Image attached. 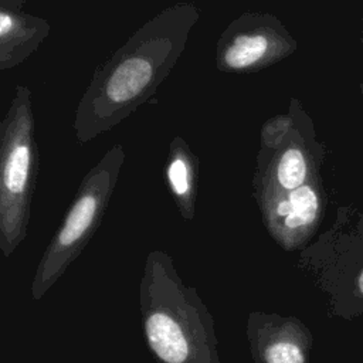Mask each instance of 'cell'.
<instances>
[{"label":"cell","instance_id":"cell-1","mask_svg":"<svg viewBox=\"0 0 363 363\" xmlns=\"http://www.w3.org/2000/svg\"><path fill=\"white\" fill-rule=\"evenodd\" d=\"M199 17L190 1L164 7L95 69L74 115L81 145L113 129L155 95L182 57Z\"/></svg>","mask_w":363,"mask_h":363},{"label":"cell","instance_id":"cell-2","mask_svg":"<svg viewBox=\"0 0 363 363\" xmlns=\"http://www.w3.org/2000/svg\"><path fill=\"white\" fill-rule=\"evenodd\" d=\"M139 306L143 337L157 363H221L214 316L163 250L146 255Z\"/></svg>","mask_w":363,"mask_h":363},{"label":"cell","instance_id":"cell-3","mask_svg":"<svg viewBox=\"0 0 363 363\" xmlns=\"http://www.w3.org/2000/svg\"><path fill=\"white\" fill-rule=\"evenodd\" d=\"M37 172L31 91L17 85L0 125V250L4 258L27 235Z\"/></svg>","mask_w":363,"mask_h":363},{"label":"cell","instance_id":"cell-4","mask_svg":"<svg viewBox=\"0 0 363 363\" xmlns=\"http://www.w3.org/2000/svg\"><path fill=\"white\" fill-rule=\"evenodd\" d=\"M126 153L122 145L109 147L84 176L62 223L47 245L31 282V298L40 301L89 242L113 194Z\"/></svg>","mask_w":363,"mask_h":363},{"label":"cell","instance_id":"cell-5","mask_svg":"<svg viewBox=\"0 0 363 363\" xmlns=\"http://www.w3.org/2000/svg\"><path fill=\"white\" fill-rule=\"evenodd\" d=\"M294 121L261 132V147L252 179L254 194L261 191H288L319 176L323 157L315 139L311 119L298 101H291Z\"/></svg>","mask_w":363,"mask_h":363},{"label":"cell","instance_id":"cell-6","mask_svg":"<svg viewBox=\"0 0 363 363\" xmlns=\"http://www.w3.org/2000/svg\"><path fill=\"white\" fill-rule=\"evenodd\" d=\"M296 40L281 20L269 13H244L221 33L216 67L225 74L257 72L289 57Z\"/></svg>","mask_w":363,"mask_h":363},{"label":"cell","instance_id":"cell-7","mask_svg":"<svg viewBox=\"0 0 363 363\" xmlns=\"http://www.w3.org/2000/svg\"><path fill=\"white\" fill-rule=\"evenodd\" d=\"M272 240L286 251L302 248L316 233L325 211V191L316 176L288 191L254 194Z\"/></svg>","mask_w":363,"mask_h":363},{"label":"cell","instance_id":"cell-8","mask_svg":"<svg viewBox=\"0 0 363 363\" xmlns=\"http://www.w3.org/2000/svg\"><path fill=\"white\" fill-rule=\"evenodd\" d=\"M247 337L254 363H311L313 336L295 316L251 312Z\"/></svg>","mask_w":363,"mask_h":363},{"label":"cell","instance_id":"cell-9","mask_svg":"<svg viewBox=\"0 0 363 363\" xmlns=\"http://www.w3.org/2000/svg\"><path fill=\"white\" fill-rule=\"evenodd\" d=\"M24 0H0V69L24 62L48 37L45 18L23 10Z\"/></svg>","mask_w":363,"mask_h":363},{"label":"cell","instance_id":"cell-10","mask_svg":"<svg viewBox=\"0 0 363 363\" xmlns=\"http://www.w3.org/2000/svg\"><path fill=\"white\" fill-rule=\"evenodd\" d=\"M199 159L186 140L176 136L166 160V183L180 216L191 221L196 213Z\"/></svg>","mask_w":363,"mask_h":363},{"label":"cell","instance_id":"cell-11","mask_svg":"<svg viewBox=\"0 0 363 363\" xmlns=\"http://www.w3.org/2000/svg\"><path fill=\"white\" fill-rule=\"evenodd\" d=\"M357 258H352L343 274L339 313L354 318L363 313V238L357 240Z\"/></svg>","mask_w":363,"mask_h":363},{"label":"cell","instance_id":"cell-12","mask_svg":"<svg viewBox=\"0 0 363 363\" xmlns=\"http://www.w3.org/2000/svg\"><path fill=\"white\" fill-rule=\"evenodd\" d=\"M360 40H362V44H363V7H362V35H360Z\"/></svg>","mask_w":363,"mask_h":363},{"label":"cell","instance_id":"cell-13","mask_svg":"<svg viewBox=\"0 0 363 363\" xmlns=\"http://www.w3.org/2000/svg\"><path fill=\"white\" fill-rule=\"evenodd\" d=\"M360 91L363 92V84H360Z\"/></svg>","mask_w":363,"mask_h":363}]
</instances>
